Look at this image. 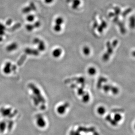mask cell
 <instances>
[{
    "instance_id": "obj_1",
    "label": "cell",
    "mask_w": 135,
    "mask_h": 135,
    "mask_svg": "<svg viewBox=\"0 0 135 135\" xmlns=\"http://www.w3.org/2000/svg\"><path fill=\"white\" fill-rule=\"evenodd\" d=\"M29 88L31 89L33 93V100L35 106H38L40 103L44 106L45 100L42 95L41 91L34 84H29Z\"/></svg>"
},
{
    "instance_id": "obj_2",
    "label": "cell",
    "mask_w": 135,
    "mask_h": 135,
    "mask_svg": "<svg viewBox=\"0 0 135 135\" xmlns=\"http://www.w3.org/2000/svg\"><path fill=\"white\" fill-rule=\"evenodd\" d=\"M36 124L38 127L42 129L46 127L47 122L42 115H38L36 118Z\"/></svg>"
},
{
    "instance_id": "obj_3",
    "label": "cell",
    "mask_w": 135,
    "mask_h": 135,
    "mask_svg": "<svg viewBox=\"0 0 135 135\" xmlns=\"http://www.w3.org/2000/svg\"><path fill=\"white\" fill-rule=\"evenodd\" d=\"M0 113L3 117L5 118H12L14 116V114L12 113V109L11 108L3 107L0 110Z\"/></svg>"
},
{
    "instance_id": "obj_4",
    "label": "cell",
    "mask_w": 135,
    "mask_h": 135,
    "mask_svg": "<svg viewBox=\"0 0 135 135\" xmlns=\"http://www.w3.org/2000/svg\"><path fill=\"white\" fill-rule=\"evenodd\" d=\"M69 106H70V104L69 103L66 102L64 103L63 105L59 106L57 107V112L60 115H63L65 113L66 110L68 107H69Z\"/></svg>"
},
{
    "instance_id": "obj_5",
    "label": "cell",
    "mask_w": 135,
    "mask_h": 135,
    "mask_svg": "<svg viewBox=\"0 0 135 135\" xmlns=\"http://www.w3.org/2000/svg\"><path fill=\"white\" fill-rule=\"evenodd\" d=\"M12 64L10 62H7L5 64L3 68V71L4 73L6 74H9L11 73L12 70L11 67Z\"/></svg>"
},
{
    "instance_id": "obj_6",
    "label": "cell",
    "mask_w": 135,
    "mask_h": 135,
    "mask_svg": "<svg viewBox=\"0 0 135 135\" xmlns=\"http://www.w3.org/2000/svg\"><path fill=\"white\" fill-rule=\"evenodd\" d=\"M17 47V44L16 42H12L6 47V50L7 51L12 52L15 50H16Z\"/></svg>"
},
{
    "instance_id": "obj_7",
    "label": "cell",
    "mask_w": 135,
    "mask_h": 135,
    "mask_svg": "<svg viewBox=\"0 0 135 135\" xmlns=\"http://www.w3.org/2000/svg\"><path fill=\"white\" fill-rule=\"evenodd\" d=\"M62 50L60 48H56L53 50L52 52V55L55 58H58L61 56L62 54Z\"/></svg>"
},
{
    "instance_id": "obj_8",
    "label": "cell",
    "mask_w": 135,
    "mask_h": 135,
    "mask_svg": "<svg viewBox=\"0 0 135 135\" xmlns=\"http://www.w3.org/2000/svg\"><path fill=\"white\" fill-rule=\"evenodd\" d=\"M8 127V125L4 121L0 122V133H4Z\"/></svg>"
},
{
    "instance_id": "obj_9",
    "label": "cell",
    "mask_w": 135,
    "mask_h": 135,
    "mask_svg": "<svg viewBox=\"0 0 135 135\" xmlns=\"http://www.w3.org/2000/svg\"><path fill=\"white\" fill-rule=\"evenodd\" d=\"M37 45H38V49L40 51H44L45 50L46 48V47H45V43L44 41L40 39Z\"/></svg>"
},
{
    "instance_id": "obj_10",
    "label": "cell",
    "mask_w": 135,
    "mask_h": 135,
    "mask_svg": "<svg viewBox=\"0 0 135 135\" xmlns=\"http://www.w3.org/2000/svg\"><path fill=\"white\" fill-rule=\"evenodd\" d=\"M106 46L107 47V51L106 53L110 56L113 52L114 48L112 46L110 42L109 41H108L107 42Z\"/></svg>"
},
{
    "instance_id": "obj_11",
    "label": "cell",
    "mask_w": 135,
    "mask_h": 135,
    "mask_svg": "<svg viewBox=\"0 0 135 135\" xmlns=\"http://www.w3.org/2000/svg\"><path fill=\"white\" fill-rule=\"evenodd\" d=\"M71 1L73 2L72 8L73 9H77L81 4L80 0H71Z\"/></svg>"
},
{
    "instance_id": "obj_12",
    "label": "cell",
    "mask_w": 135,
    "mask_h": 135,
    "mask_svg": "<svg viewBox=\"0 0 135 135\" xmlns=\"http://www.w3.org/2000/svg\"><path fill=\"white\" fill-rule=\"evenodd\" d=\"M27 21L29 23H32L35 21V17L34 15L32 14H29L27 15L26 18Z\"/></svg>"
},
{
    "instance_id": "obj_13",
    "label": "cell",
    "mask_w": 135,
    "mask_h": 135,
    "mask_svg": "<svg viewBox=\"0 0 135 135\" xmlns=\"http://www.w3.org/2000/svg\"><path fill=\"white\" fill-rule=\"evenodd\" d=\"M107 82V79L104 77H101L99 78V80L97 83V87L98 88L101 89L102 88V85L103 83H106Z\"/></svg>"
},
{
    "instance_id": "obj_14",
    "label": "cell",
    "mask_w": 135,
    "mask_h": 135,
    "mask_svg": "<svg viewBox=\"0 0 135 135\" xmlns=\"http://www.w3.org/2000/svg\"><path fill=\"white\" fill-rule=\"evenodd\" d=\"M64 20L63 18L62 17H57L54 20L55 24H58V25H62L64 23Z\"/></svg>"
},
{
    "instance_id": "obj_15",
    "label": "cell",
    "mask_w": 135,
    "mask_h": 135,
    "mask_svg": "<svg viewBox=\"0 0 135 135\" xmlns=\"http://www.w3.org/2000/svg\"><path fill=\"white\" fill-rule=\"evenodd\" d=\"M90 100V96L89 94L87 92H85L83 95L82 100L84 103H88Z\"/></svg>"
},
{
    "instance_id": "obj_16",
    "label": "cell",
    "mask_w": 135,
    "mask_h": 135,
    "mask_svg": "<svg viewBox=\"0 0 135 135\" xmlns=\"http://www.w3.org/2000/svg\"><path fill=\"white\" fill-rule=\"evenodd\" d=\"M25 28H26L27 31L29 32H32L35 29L33 24H32L31 23H30L26 24L25 26Z\"/></svg>"
},
{
    "instance_id": "obj_17",
    "label": "cell",
    "mask_w": 135,
    "mask_h": 135,
    "mask_svg": "<svg viewBox=\"0 0 135 135\" xmlns=\"http://www.w3.org/2000/svg\"><path fill=\"white\" fill-rule=\"evenodd\" d=\"M62 27L61 25L55 24L53 27V30L56 32H59L62 30Z\"/></svg>"
},
{
    "instance_id": "obj_18",
    "label": "cell",
    "mask_w": 135,
    "mask_h": 135,
    "mask_svg": "<svg viewBox=\"0 0 135 135\" xmlns=\"http://www.w3.org/2000/svg\"><path fill=\"white\" fill-rule=\"evenodd\" d=\"M83 52L85 55L88 56L89 55L91 52L90 48L88 46H85L83 49Z\"/></svg>"
},
{
    "instance_id": "obj_19",
    "label": "cell",
    "mask_w": 135,
    "mask_h": 135,
    "mask_svg": "<svg viewBox=\"0 0 135 135\" xmlns=\"http://www.w3.org/2000/svg\"><path fill=\"white\" fill-rule=\"evenodd\" d=\"M97 112L99 115H104L106 112V109L103 107H100L98 109Z\"/></svg>"
},
{
    "instance_id": "obj_20",
    "label": "cell",
    "mask_w": 135,
    "mask_h": 135,
    "mask_svg": "<svg viewBox=\"0 0 135 135\" xmlns=\"http://www.w3.org/2000/svg\"><path fill=\"white\" fill-rule=\"evenodd\" d=\"M122 119V116L119 113H116L114 115V120L116 122H119Z\"/></svg>"
},
{
    "instance_id": "obj_21",
    "label": "cell",
    "mask_w": 135,
    "mask_h": 135,
    "mask_svg": "<svg viewBox=\"0 0 135 135\" xmlns=\"http://www.w3.org/2000/svg\"><path fill=\"white\" fill-rule=\"evenodd\" d=\"M112 85H105L102 86V88L104 92H107L110 91Z\"/></svg>"
},
{
    "instance_id": "obj_22",
    "label": "cell",
    "mask_w": 135,
    "mask_h": 135,
    "mask_svg": "<svg viewBox=\"0 0 135 135\" xmlns=\"http://www.w3.org/2000/svg\"><path fill=\"white\" fill-rule=\"evenodd\" d=\"M88 73L91 75H94L96 73V70L93 67H90L88 70Z\"/></svg>"
},
{
    "instance_id": "obj_23",
    "label": "cell",
    "mask_w": 135,
    "mask_h": 135,
    "mask_svg": "<svg viewBox=\"0 0 135 135\" xmlns=\"http://www.w3.org/2000/svg\"><path fill=\"white\" fill-rule=\"evenodd\" d=\"M110 91H112V93L114 95H117L119 92V89L117 87L113 86H112L111 87Z\"/></svg>"
},
{
    "instance_id": "obj_24",
    "label": "cell",
    "mask_w": 135,
    "mask_h": 135,
    "mask_svg": "<svg viewBox=\"0 0 135 135\" xmlns=\"http://www.w3.org/2000/svg\"><path fill=\"white\" fill-rule=\"evenodd\" d=\"M5 27L2 24L0 23V33H1V35H3L5 33Z\"/></svg>"
},
{
    "instance_id": "obj_25",
    "label": "cell",
    "mask_w": 135,
    "mask_h": 135,
    "mask_svg": "<svg viewBox=\"0 0 135 135\" xmlns=\"http://www.w3.org/2000/svg\"><path fill=\"white\" fill-rule=\"evenodd\" d=\"M110 55H109L108 53H107L104 54L103 56V59L104 61H107L109 60V59Z\"/></svg>"
},
{
    "instance_id": "obj_26",
    "label": "cell",
    "mask_w": 135,
    "mask_h": 135,
    "mask_svg": "<svg viewBox=\"0 0 135 135\" xmlns=\"http://www.w3.org/2000/svg\"><path fill=\"white\" fill-rule=\"evenodd\" d=\"M85 92L83 91V88H80L78 89V91H77V93L79 95H83L85 93Z\"/></svg>"
},
{
    "instance_id": "obj_27",
    "label": "cell",
    "mask_w": 135,
    "mask_h": 135,
    "mask_svg": "<svg viewBox=\"0 0 135 135\" xmlns=\"http://www.w3.org/2000/svg\"><path fill=\"white\" fill-rule=\"evenodd\" d=\"M33 24L35 28H39L41 25V23L39 21H36L35 23Z\"/></svg>"
},
{
    "instance_id": "obj_28",
    "label": "cell",
    "mask_w": 135,
    "mask_h": 135,
    "mask_svg": "<svg viewBox=\"0 0 135 135\" xmlns=\"http://www.w3.org/2000/svg\"><path fill=\"white\" fill-rule=\"evenodd\" d=\"M118 43V40L116 39V40H114V41L113 42L112 44V46L114 48H115L116 47V46H117Z\"/></svg>"
},
{
    "instance_id": "obj_29",
    "label": "cell",
    "mask_w": 135,
    "mask_h": 135,
    "mask_svg": "<svg viewBox=\"0 0 135 135\" xmlns=\"http://www.w3.org/2000/svg\"><path fill=\"white\" fill-rule=\"evenodd\" d=\"M54 0H44V2L45 4L49 5L52 3L53 2Z\"/></svg>"
},
{
    "instance_id": "obj_30",
    "label": "cell",
    "mask_w": 135,
    "mask_h": 135,
    "mask_svg": "<svg viewBox=\"0 0 135 135\" xmlns=\"http://www.w3.org/2000/svg\"><path fill=\"white\" fill-rule=\"evenodd\" d=\"M97 29L98 32L100 33H102L103 32V31L104 28L101 25H100L98 27Z\"/></svg>"
},
{
    "instance_id": "obj_31",
    "label": "cell",
    "mask_w": 135,
    "mask_h": 135,
    "mask_svg": "<svg viewBox=\"0 0 135 135\" xmlns=\"http://www.w3.org/2000/svg\"><path fill=\"white\" fill-rule=\"evenodd\" d=\"M101 26L103 27L104 29V28H106L107 26V24L106 23V21H103L101 23Z\"/></svg>"
},
{
    "instance_id": "obj_32",
    "label": "cell",
    "mask_w": 135,
    "mask_h": 135,
    "mask_svg": "<svg viewBox=\"0 0 135 135\" xmlns=\"http://www.w3.org/2000/svg\"><path fill=\"white\" fill-rule=\"evenodd\" d=\"M98 26V23L97 21H96V22H95L94 23V28H96Z\"/></svg>"
}]
</instances>
